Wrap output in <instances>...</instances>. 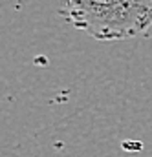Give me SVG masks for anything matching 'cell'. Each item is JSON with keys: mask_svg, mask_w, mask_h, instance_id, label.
Instances as JSON below:
<instances>
[{"mask_svg": "<svg viewBox=\"0 0 152 157\" xmlns=\"http://www.w3.org/2000/svg\"><path fill=\"white\" fill-rule=\"evenodd\" d=\"M61 15L95 40H126L150 29L152 0H62Z\"/></svg>", "mask_w": 152, "mask_h": 157, "instance_id": "obj_1", "label": "cell"}]
</instances>
